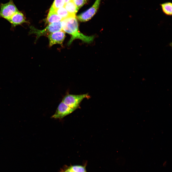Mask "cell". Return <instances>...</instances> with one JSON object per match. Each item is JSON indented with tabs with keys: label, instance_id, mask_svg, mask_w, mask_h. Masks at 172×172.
<instances>
[{
	"label": "cell",
	"instance_id": "cell-1",
	"mask_svg": "<svg viewBox=\"0 0 172 172\" xmlns=\"http://www.w3.org/2000/svg\"><path fill=\"white\" fill-rule=\"evenodd\" d=\"M61 22L62 30L71 35L70 39L68 43V46L76 39H80L82 42L87 43H90L93 41V36H86L80 32L75 16H71L63 19Z\"/></svg>",
	"mask_w": 172,
	"mask_h": 172
},
{
	"label": "cell",
	"instance_id": "cell-2",
	"mask_svg": "<svg viewBox=\"0 0 172 172\" xmlns=\"http://www.w3.org/2000/svg\"><path fill=\"white\" fill-rule=\"evenodd\" d=\"M30 28L29 34H34L36 36V41L41 36H48L52 33L62 30L61 21L49 24L42 30L38 29L32 26H30Z\"/></svg>",
	"mask_w": 172,
	"mask_h": 172
},
{
	"label": "cell",
	"instance_id": "cell-3",
	"mask_svg": "<svg viewBox=\"0 0 172 172\" xmlns=\"http://www.w3.org/2000/svg\"><path fill=\"white\" fill-rule=\"evenodd\" d=\"M0 17L8 21L11 16L18 10L13 0H9L5 3L0 4Z\"/></svg>",
	"mask_w": 172,
	"mask_h": 172
},
{
	"label": "cell",
	"instance_id": "cell-4",
	"mask_svg": "<svg viewBox=\"0 0 172 172\" xmlns=\"http://www.w3.org/2000/svg\"><path fill=\"white\" fill-rule=\"evenodd\" d=\"M87 96V94L79 95L68 94L64 97L62 101L75 110L78 107L82 101Z\"/></svg>",
	"mask_w": 172,
	"mask_h": 172
},
{
	"label": "cell",
	"instance_id": "cell-5",
	"mask_svg": "<svg viewBox=\"0 0 172 172\" xmlns=\"http://www.w3.org/2000/svg\"><path fill=\"white\" fill-rule=\"evenodd\" d=\"M101 0H96L93 5L85 11L77 16L78 20L81 22H85L90 19L95 14L98 9Z\"/></svg>",
	"mask_w": 172,
	"mask_h": 172
},
{
	"label": "cell",
	"instance_id": "cell-6",
	"mask_svg": "<svg viewBox=\"0 0 172 172\" xmlns=\"http://www.w3.org/2000/svg\"><path fill=\"white\" fill-rule=\"evenodd\" d=\"M74 110L62 101L59 105L55 112L52 116V118H62Z\"/></svg>",
	"mask_w": 172,
	"mask_h": 172
},
{
	"label": "cell",
	"instance_id": "cell-7",
	"mask_svg": "<svg viewBox=\"0 0 172 172\" xmlns=\"http://www.w3.org/2000/svg\"><path fill=\"white\" fill-rule=\"evenodd\" d=\"M65 37V32L62 30L51 33L48 36L49 46L56 44H62Z\"/></svg>",
	"mask_w": 172,
	"mask_h": 172
},
{
	"label": "cell",
	"instance_id": "cell-8",
	"mask_svg": "<svg viewBox=\"0 0 172 172\" xmlns=\"http://www.w3.org/2000/svg\"><path fill=\"white\" fill-rule=\"evenodd\" d=\"M8 21L11 24L12 27L28 23L23 12L19 10L12 15Z\"/></svg>",
	"mask_w": 172,
	"mask_h": 172
},
{
	"label": "cell",
	"instance_id": "cell-9",
	"mask_svg": "<svg viewBox=\"0 0 172 172\" xmlns=\"http://www.w3.org/2000/svg\"><path fill=\"white\" fill-rule=\"evenodd\" d=\"M63 19L59 16L55 11L50 9L46 19V23L49 24L61 21Z\"/></svg>",
	"mask_w": 172,
	"mask_h": 172
},
{
	"label": "cell",
	"instance_id": "cell-10",
	"mask_svg": "<svg viewBox=\"0 0 172 172\" xmlns=\"http://www.w3.org/2000/svg\"><path fill=\"white\" fill-rule=\"evenodd\" d=\"M64 7L67 11L72 15L75 16L79 10L72 0L65 3Z\"/></svg>",
	"mask_w": 172,
	"mask_h": 172
},
{
	"label": "cell",
	"instance_id": "cell-11",
	"mask_svg": "<svg viewBox=\"0 0 172 172\" xmlns=\"http://www.w3.org/2000/svg\"><path fill=\"white\" fill-rule=\"evenodd\" d=\"M163 12L166 15H172V4L170 2H167L161 4Z\"/></svg>",
	"mask_w": 172,
	"mask_h": 172
},
{
	"label": "cell",
	"instance_id": "cell-12",
	"mask_svg": "<svg viewBox=\"0 0 172 172\" xmlns=\"http://www.w3.org/2000/svg\"><path fill=\"white\" fill-rule=\"evenodd\" d=\"M57 14L63 19L67 18L72 16H75L70 15L67 11L64 6L60 8L55 10Z\"/></svg>",
	"mask_w": 172,
	"mask_h": 172
},
{
	"label": "cell",
	"instance_id": "cell-13",
	"mask_svg": "<svg viewBox=\"0 0 172 172\" xmlns=\"http://www.w3.org/2000/svg\"><path fill=\"white\" fill-rule=\"evenodd\" d=\"M86 163L83 165H75L68 167L72 172H87L86 168Z\"/></svg>",
	"mask_w": 172,
	"mask_h": 172
},
{
	"label": "cell",
	"instance_id": "cell-14",
	"mask_svg": "<svg viewBox=\"0 0 172 172\" xmlns=\"http://www.w3.org/2000/svg\"><path fill=\"white\" fill-rule=\"evenodd\" d=\"M65 4L64 0H54L50 9L55 11L64 6Z\"/></svg>",
	"mask_w": 172,
	"mask_h": 172
},
{
	"label": "cell",
	"instance_id": "cell-15",
	"mask_svg": "<svg viewBox=\"0 0 172 172\" xmlns=\"http://www.w3.org/2000/svg\"><path fill=\"white\" fill-rule=\"evenodd\" d=\"M79 10L87 1V0H72Z\"/></svg>",
	"mask_w": 172,
	"mask_h": 172
},
{
	"label": "cell",
	"instance_id": "cell-16",
	"mask_svg": "<svg viewBox=\"0 0 172 172\" xmlns=\"http://www.w3.org/2000/svg\"><path fill=\"white\" fill-rule=\"evenodd\" d=\"M65 3V4L69 2L72 0H64Z\"/></svg>",
	"mask_w": 172,
	"mask_h": 172
}]
</instances>
